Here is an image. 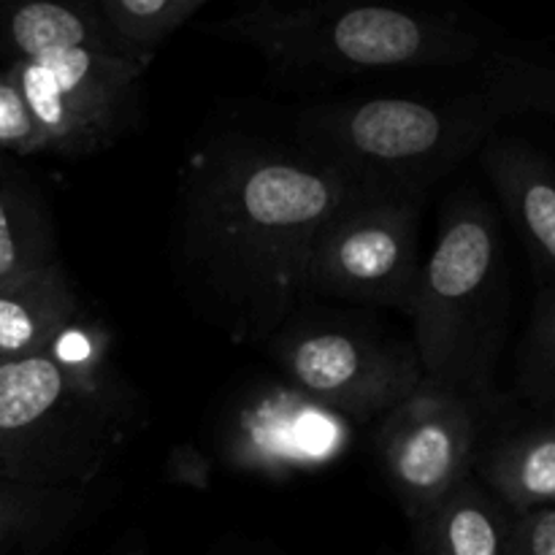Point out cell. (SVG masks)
I'll return each instance as SVG.
<instances>
[{"label": "cell", "mask_w": 555, "mask_h": 555, "mask_svg": "<svg viewBox=\"0 0 555 555\" xmlns=\"http://www.w3.org/2000/svg\"><path fill=\"white\" fill-rule=\"evenodd\" d=\"M555 112V74L499 63L461 90L379 92L298 112V150L358 188L426 195L513 112Z\"/></svg>", "instance_id": "7a4b0ae2"}, {"label": "cell", "mask_w": 555, "mask_h": 555, "mask_svg": "<svg viewBox=\"0 0 555 555\" xmlns=\"http://www.w3.org/2000/svg\"><path fill=\"white\" fill-rule=\"evenodd\" d=\"M507 555H555V507L520 513Z\"/></svg>", "instance_id": "ffe728a7"}, {"label": "cell", "mask_w": 555, "mask_h": 555, "mask_svg": "<svg viewBox=\"0 0 555 555\" xmlns=\"http://www.w3.org/2000/svg\"><path fill=\"white\" fill-rule=\"evenodd\" d=\"M3 171H5V160H3V155H0V179H3V177H5V173H3Z\"/></svg>", "instance_id": "7402d4cb"}, {"label": "cell", "mask_w": 555, "mask_h": 555, "mask_svg": "<svg viewBox=\"0 0 555 555\" xmlns=\"http://www.w3.org/2000/svg\"><path fill=\"white\" fill-rule=\"evenodd\" d=\"M352 188L301 150L211 141L179 190V263L195 304L233 339L269 345L307 296L314 236Z\"/></svg>", "instance_id": "6da1fadb"}, {"label": "cell", "mask_w": 555, "mask_h": 555, "mask_svg": "<svg viewBox=\"0 0 555 555\" xmlns=\"http://www.w3.org/2000/svg\"><path fill=\"white\" fill-rule=\"evenodd\" d=\"M43 152L87 157L117 144L139 117L146 68L95 52H57L9 65Z\"/></svg>", "instance_id": "52a82bcc"}, {"label": "cell", "mask_w": 555, "mask_h": 555, "mask_svg": "<svg viewBox=\"0 0 555 555\" xmlns=\"http://www.w3.org/2000/svg\"><path fill=\"white\" fill-rule=\"evenodd\" d=\"M43 493H33V496H22V493L5 491L0 488V553L9 551L11 542H16V537L25 529L36 526L38 520V502Z\"/></svg>", "instance_id": "44dd1931"}, {"label": "cell", "mask_w": 555, "mask_h": 555, "mask_svg": "<svg viewBox=\"0 0 555 555\" xmlns=\"http://www.w3.org/2000/svg\"><path fill=\"white\" fill-rule=\"evenodd\" d=\"M502 287V242L491 206L459 193L442 211L423 260L412 323L423 383L480 393L493 350Z\"/></svg>", "instance_id": "277c9868"}, {"label": "cell", "mask_w": 555, "mask_h": 555, "mask_svg": "<svg viewBox=\"0 0 555 555\" xmlns=\"http://www.w3.org/2000/svg\"><path fill=\"white\" fill-rule=\"evenodd\" d=\"M98 5L119 41L152 63L168 36L206 9V0H98Z\"/></svg>", "instance_id": "e0dca14e"}, {"label": "cell", "mask_w": 555, "mask_h": 555, "mask_svg": "<svg viewBox=\"0 0 555 555\" xmlns=\"http://www.w3.org/2000/svg\"><path fill=\"white\" fill-rule=\"evenodd\" d=\"M3 41L16 60H36L57 52H95L122 57L150 68V60L135 54L108 27L98 0H30L9 11Z\"/></svg>", "instance_id": "8fae6325"}, {"label": "cell", "mask_w": 555, "mask_h": 555, "mask_svg": "<svg viewBox=\"0 0 555 555\" xmlns=\"http://www.w3.org/2000/svg\"><path fill=\"white\" fill-rule=\"evenodd\" d=\"M475 464L482 486L518 515L555 507V417L509 431Z\"/></svg>", "instance_id": "5bb4252c"}, {"label": "cell", "mask_w": 555, "mask_h": 555, "mask_svg": "<svg viewBox=\"0 0 555 555\" xmlns=\"http://www.w3.org/2000/svg\"><path fill=\"white\" fill-rule=\"evenodd\" d=\"M57 263L49 220L30 193L0 182V287Z\"/></svg>", "instance_id": "2e32d148"}, {"label": "cell", "mask_w": 555, "mask_h": 555, "mask_svg": "<svg viewBox=\"0 0 555 555\" xmlns=\"http://www.w3.org/2000/svg\"><path fill=\"white\" fill-rule=\"evenodd\" d=\"M515 520V509L469 477L417 529L426 555H507Z\"/></svg>", "instance_id": "9a60e30c"}, {"label": "cell", "mask_w": 555, "mask_h": 555, "mask_svg": "<svg viewBox=\"0 0 555 555\" xmlns=\"http://www.w3.org/2000/svg\"><path fill=\"white\" fill-rule=\"evenodd\" d=\"M379 461L404 513L421 526L450 491L472 477L477 412L469 396L423 383L385 415Z\"/></svg>", "instance_id": "9c48e42d"}, {"label": "cell", "mask_w": 555, "mask_h": 555, "mask_svg": "<svg viewBox=\"0 0 555 555\" xmlns=\"http://www.w3.org/2000/svg\"><path fill=\"white\" fill-rule=\"evenodd\" d=\"M350 421L298 388H260L242 401L225 431L228 464L282 480L325 469L347 453Z\"/></svg>", "instance_id": "30bf717a"}, {"label": "cell", "mask_w": 555, "mask_h": 555, "mask_svg": "<svg viewBox=\"0 0 555 555\" xmlns=\"http://www.w3.org/2000/svg\"><path fill=\"white\" fill-rule=\"evenodd\" d=\"M520 390L545 417H555V285L537 296L520 347Z\"/></svg>", "instance_id": "ac0fdd59"}, {"label": "cell", "mask_w": 555, "mask_h": 555, "mask_svg": "<svg viewBox=\"0 0 555 555\" xmlns=\"http://www.w3.org/2000/svg\"><path fill=\"white\" fill-rule=\"evenodd\" d=\"M217 33L247 43L291 76H372L455 70L486 49L455 14L369 3H260L228 16Z\"/></svg>", "instance_id": "3957f363"}, {"label": "cell", "mask_w": 555, "mask_h": 555, "mask_svg": "<svg viewBox=\"0 0 555 555\" xmlns=\"http://www.w3.org/2000/svg\"><path fill=\"white\" fill-rule=\"evenodd\" d=\"M421 195L352 188L312 244L307 296L363 307H415L423 260L417 255Z\"/></svg>", "instance_id": "8992f818"}, {"label": "cell", "mask_w": 555, "mask_h": 555, "mask_svg": "<svg viewBox=\"0 0 555 555\" xmlns=\"http://www.w3.org/2000/svg\"><path fill=\"white\" fill-rule=\"evenodd\" d=\"M480 160L531 253L555 271L553 163L534 146L515 139H491L480 150Z\"/></svg>", "instance_id": "7c38bea8"}, {"label": "cell", "mask_w": 555, "mask_h": 555, "mask_svg": "<svg viewBox=\"0 0 555 555\" xmlns=\"http://www.w3.org/2000/svg\"><path fill=\"white\" fill-rule=\"evenodd\" d=\"M117 379L85 383L49 356L0 363V461L43 491L101 475L128 431Z\"/></svg>", "instance_id": "5b68a950"}, {"label": "cell", "mask_w": 555, "mask_h": 555, "mask_svg": "<svg viewBox=\"0 0 555 555\" xmlns=\"http://www.w3.org/2000/svg\"><path fill=\"white\" fill-rule=\"evenodd\" d=\"M81 314V304L68 274L49 263L33 274L0 287V363L43 356L68 323Z\"/></svg>", "instance_id": "4fadbf2b"}, {"label": "cell", "mask_w": 555, "mask_h": 555, "mask_svg": "<svg viewBox=\"0 0 555 555\" xmlns=\"http://www.w3.org/2000/svg\"><path fill=\"white\" fill-rule=\"evenodd\" d=\"M269 345L293 388L350 423L388 415L423 385L415 345L363 331L301 325Z\"/></svg>", "instance_id": "ba28073f"}, {"label": "cell", "mask_w": 555, "mask_h": 555, "mask_svg": "<svg viewBox=\"0 0 555 555\" xmlns=\"http://www.w3.org/2000/svg\"><path fill=\"white\" fill-rule=\"evenodd\" d=\"M41 155L43 144L11 70H0V155Z\"/></svg>", "instance_id": "d6986e66"}]
</instances>
